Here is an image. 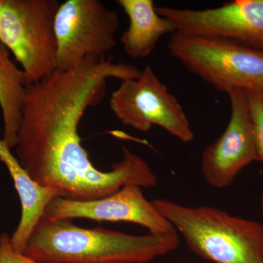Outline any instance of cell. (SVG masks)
<instances>
[{"label":"cell","mask_w":263,"mask_h":263,"mask_svg":"<svg viewBox=\"0 0 263 263\" xmlns=\"http://www.w3.org/2000/svg\"><path fill=\"white\" fill-rule=\"evenodd\" d=\"M141 70L105 57H86L73 68L57 69L27 85L17 136L16 157L33 180L60 190L63 198L90 201L127 185L155 187L157 177L144 159L125 146L111 171H101L81 143L79 125L89 107L103 100L109 79H136Z\"/></svg>","instance_id":"1"},{"label":"cell","mask_w":263,"mask_h":263,"mask_svg":"<svg viewBox=\"0 0 263 263\" xmlns=\"http://www.w3.org/2000/svg\"><path fill=\"white\" fill-rule=\"evenodd\" d=\"M180 243L169 234H127L97 228L86 229L72 219L44 217L33 230L24 254L43 263H150L173 252Z\"/></svg>","instance_id":"2"},{"label":"cell","mask_w":263,"mask_h":263,"mask_svg":"<svg viewBox=\"0 0 263 263\" xmlns=\"http://www.w3.org/2000/svg\"><path fill=\"white\" fill-rule=\"evenodd\" d=\"M192 252L214 263H263V224L210 205L153 200Z\"/></svg>","instance_id":"3"},{"label":"cell","mask_w":263,"mask_h":263,"mask_svg":"<svg viewBox=\"0 0 263 263\" xmlns=\"http://www.w3.org/2000/svg\"><path fill=\"white\" fill-rule=\"evenodd\" d=\"M167 50L214 89L263 92V52L220 38L171 34Z\"/></svg>","instance_id":"4"},{"label":"cell","mask_w":263,"mask_h":263,"mask_svg":"<svg viewBox=\"0 0 263 263\" xmlns=\"http://www.w3.org/2000/svg\"><path fill=\"white\" fill-rule=\"evenodd\" d=\"M57 0H0V41L22 66L27 84L57 69Z\"/></svg>","instance_id":"5"},{"label":"cell","mask_w":263,"mask_h":263,"mask_svg":"<svg viewBox=\"0 0 263 263\" xmlns=\"http://www.w3.org/2000/svg\"><path fill=\"white\" fill-rule=\"evenodd\" d=\"M110 110L124 125L146 133L152 126L164 129L183 143L195 138L179 100L146 65L136 79L122 81L112 93Z\"/></svg>","instance_id":"6"},{"label":"cell","mask_w":263,"mask_h":263,"mask_svg":"<svg viewBox=\"0 0 263 263\" xmlns=\"http://www.w3.org/2000/svg\"><path fill=\"white\" fill-rule=\"evenodd\" d=\"M120 25L117 12L100 0H67L55 18L57 65L68 70L86 57H105L117 46Z\"/></svg>","instance_id":"7"},{"label":"cell","mask_w":263,"mask_h":263,"mask_svg":"<svg viewBox=\"0 0 263 263\" xmlns=\"http://www.w3.org/2000/svg\"><path fill=\"white\" fill-rule=\"evenodd\" d=\"M176 32L220 38L263 52V0H233L206 9L160 7Z\"/></svg>","instance_id":"8"},{"label":"cell","mask_w":263,"mask_h":263,"mask_svg":"<svg viewBox=\"0 0 263 263\" xmlns=\"http://www.w3.org/2000/svg\"><path fill=\"white\" fill-rule=\"evenodd\" d=\"M229 97L231 115L226 130L202 152V174L209 186L228 187L242 170L258 161L247 94L233 89Z\"/></svg>","instance_id":"9"},{"label":"cell","mask_w":263,"mask_h":263,"mask_svg":"<svg viewBox=\"0 0 263 263\" xmlns=\"http://www.w3.org/2000/svg\"><path fill=\"white\" fill-rule=\"evenodd\" d=\"M50 219L75 218L98 221H125L146 228L152 234L174 233V226L148 201L141 187L127 185L112 195L90 200L78 201L63 197L53 199L46 211Z\"/></svg>","instance_id":"10"},{"label":"cell","mask_w":263,"mask_h":263,"mask_svg":"<svg viewBox=\"0 0 263 263\" xmlns=\"http://www.w3.org/2000/svg\"><path fill=\"white\" fill-rule=\"evenodd\" d=\"M0 138V160L9 171L22 204V216L18 227L10 237L12 247L24 253L29 237L38 223L46 216L50 202L57 197H64L57 189L42 186L33 180L19 163L18 159Z\"/></svg>","instance_id":"11"},{"label":"cell","mask_w":263,"mask_h":263,"mask_svg":"<svg viewBox=\"0 0 263 263\" xmlns=\"http://www.w3.org/2000/svg\"><path fill=\"white\" fill-rule=\"evenodd\" d=\"M117 3L129 18V27L120 41L131 58H146L161 38L176 32L174 24L158 14L152 0H117Z\"/></svg>","instance_id":"12"},{"label":"cell","mask_w":263,"mask_h":263,"mask_svg":"<svg viewBox=\"0 0 263 263\" xmlns=\"http://www.w3.org/2000/svg\"><path fill=\"white\" fill-rule=\"evenodd\" d=\"M27 85L23 70L12 61L9 51L0 41V108L4 127L2 139L10 149L16 146Z\"/></svg>","instance_id":"13"},{"label":"cell","mask_w":263,"mask_h":263,"mask_svg":"<svg viewBox=\"0 0 263 263\" xmlns=\"http://www.w3.org/2000/svg\"><path fill=\"white\" fill-rule=\"evenodd\" d=\"M257 149V158L263 163V92L246 91Z\"/></svg>","instance_id":"14"},{"label":"cell","mask_w":263,"mask_h":263,"mask_svg":"<svg viewBox=\"0 0 263 263\" xmlns=\"http://www.w3.org/2000/svg\"><path fill=\"white\" fill-rule=\"evenodd\" d=\"M0 263H43L14 250L7 233L0 235Z\"/></svg>","instance_id":"15"},{"label":"cell","mask_w":263,"mask_h":263,"mask_svg":"<svg viewBox=\"0 0 263 263\" xmlns=\"http://www.w3.org/2000/svg\"><path fill=\"white\" fill-rule=\"evenodd\" d=\"M260 207L261 212H262V214L263 215V188L262 190V193H261L260 195Z\"/></svg>","instance_id":"16"},{"label":"cell","mask_w":263,"mask_h":263,"mask_svg":"<svg viewBox=\"0 0 263 263\" xmlns=\"http://www.w3.org/2000/svg\"><path fill=\"white\" fill-rule=\"evenodd\" d=\"M176 263H193L190 262H187V261H185V262H176Z\"/></svg>","instance_id":"17"}]
</instances>
